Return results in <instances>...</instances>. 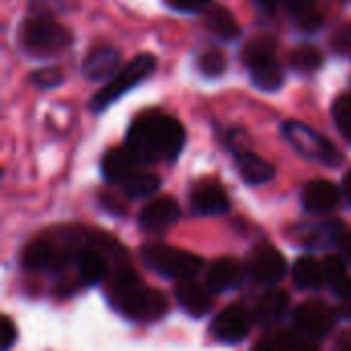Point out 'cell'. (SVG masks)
<instances>
[{
  "mask_svg": "<svg viewBox=\"0 0 351 351\" xmlns=\"http://www.w3.org/2000/svg\"><path fill=\"white\" fill-rule=\"evenodd\" d=\"M282 136L302 158H308L327 167H339L343 162V154L337 150V146L302 121L290 119L282 123Z\"/></svg>",
  "mask_w": 351,
  "mask_h": 351,
  "instance_id": "cell-5",
  "label": "cell"
},
{
  "mask_svg": "<svg viewBox=\"0 0 351 351\" xmlns=\"http://www.w3.org/2000/svg\"><path fill=\"white\" fill-rule=\"evenodd\" d=\"M294 19L298 23V27H302L304 31H317L323 25V16H321V12L317 8L306 10V12H302V14H298Z\"/></svg>",
  "mask_w": 351,
  "mask_h": 351,
  "instance_id": "cell-35",
  "label": "cell"
},
{
  "mask_svg": "<svg viewBox=\"0 0 351 351\" xmlns=\"http://www.w3.org/2000/svg\"><path fill=\"white\" fill-rule=\"evenodd\" d=\"M156 70V58L152 53H140L119 68V72L90 99V111L101 113L115 101H119L128 90L138 86L142 80L150 78Z\"/></svg>",
  "mask_w": 351,
  "mask_h": 351,
  "instance_id": "cell-4",
  "label": "cell"
},
{
  "mask_svg": "<svg viewBox=\"0 0 351 351\" xmlns=\"http://www.w3.org/2000/svg\"><path fill=\"white\" fill-rule=\"evenodd\" d=\"M288 302H290L288 294L284 290H276L274 288V290L265 292L259 298V302L255 306V319L261 325L269 327V325L278 323L284 317V313L288 311Z\"/></svg>",
  "mask_w": 351,
  "mask_h": 351,
  "instance_id": "cell-23",
  "label": "cell"
},
{
  "mask_svg": "<svg viewBox=\"0 0 351 351\" xmlns=\"http://www.w3.org/2000/svg\"><path fill=\"white\" fill-rule=\"evenodd\" d=\"M70 41H72L70 31L62 23H58L53 16H37V14H31L21 25V31H19V43H21V47L29 56L41 58V60L60 56L62 51L68 49Z\"/></svg>",
  "mask_w": 351,
  "mask_h": 351,
  "instance_id": "cell-3",
  "label": "cell"
},
{
  "mask_svg": "<svg viewBox=\"0 0 351 351\" xmlns=\"http://www.w3.org/2000/svg\"><path fill=\"white\" fill-rule=\"evenodd\" d=\"M197 66H199L204 76L216 78V76L224 74V70H226V56L218 47H208L206 51L199 53Z\"/></svg>",
  "mask_w": 351,
  "mask_h": 351,
  "instance_id": "cell-28",
  "label": "cell"
},
{
  "mask_svg": "<svg viewBox=\"0 0 351 351\" xmlns=\"http://www.w3.org/2000/svg\"><path fill=\"white\" fill-rule=\"evenodd\" d=\"M337 247H339V251H341V257L351 263V230H343V232H341V237H339V241H337Z\"/></svg>",
  "mask_w": 351,
  "mask_h": 351,
  "instance_id": "cell-37",
  "label": "cell"
},
{
  "mask_svg": "<svg viewBox=\"0 0 351 351\" xmlns=\"http://www.w3.org/2000/svg\"><path fill=\"white\" fill-rule=\"evenodd\" d=\"M245 271L247 269L237 259L222 257V259H218L210 267V271H208V284L206 286L212 292H218V294L237 290L243 284V280H245Z\"/></svg>",
  "mask_w": 351,
  "mask_h": 351,
  "instance_id": "cell-18",
  "label": "cell"
},
{
  "mask_svg": "<svg viewBox=\"0 0 351 351\" xmlns=\"http://www.w3.org/2000/svg\"><path fill=\"white\" fill-rule=\"evenodd\" d=\"M339 199H341L339 187L327 179H315V181L306 183V187L302 189L304 210L315 216H325V214L333 212L337 208Z\"/></svg>",
  "mask_w": 351,
  "mask_h": 351,
  "instance_id": "cell-12",
  "label": "cell"
},
{
  "mask_svg": "<svg viewBox=\"0 0 351 351\" xmlns=\"http://www.w3.org/2000/svg\"><path fill=\"white\" fill-rule=\"evenodd\" d=\"M175 296H177V302L179 306L189 315V317H206L212 306H214V300H212V290L208 286H202L193 280H183L179 282V286L175 288Z\"/></svg>",
  "mask_w": 351,
  "mask_h": 351,
  "instance_id": "cell-15",
  "label": "cell"
},
{
  "mask_svg": "<svg viewBox=\"0 0 351 351\" xmlns=\"http://www.w3.org/2000/svg\"><path fill=\"white\" fill-rule=\"evenodd\" d=\"M251 331V317L241 306L224 308L212 323V335L222 343H241Z\"/></svg>",
  "mask_w": 351,
  "mask_h": 351,
  "instance_id": "cell-11",
  "label": "cell"
},
{
  "mask_svg": "<svg viewBox=\"0 0 351 351\" xmlns=\"http://www.w3.org/2000/svg\"><path fill=\"white\" fill-rule=\"evenodd\" d=\"M0 351H8L16 343V327L8 317H2L0 321Z\"/></svg>",
  "mask_w": 351,
  "mask_h": 351,
  "instance_id": "cell-33",
  "label": "cell"
},
{
  "mask_svg": "<svg viewBox=\"0 0 351 351\" xmlns=\"http://www.w3.org/2000/svg\"><path fill=\"white\" fill-rule=\"evenodd\" d=\"M290 66L302 74L317 72L323 66V53L315 45H298L290 51Z\"/></svg>",
  "mask_w": 351,
  "mask_h": 351,
  "instance_id": "cell-27",
  "label": "cell"
},
{
  "mask_svg": "<svg viewBox=\"0 0 351 351\" xmlns=\"http://www.w3.org/2000/svg\"><path fill=\"white\" fill-rule=\"evenodd\" d=\"M323 269H325V284H329V288L341 298L348 300L351 298V276L348 274L341 257L329 255L323 261Z\"/></svg>",
  "mask_w": 351,
  "mask_h": 351,
  "instance_id": "cell-24",
  "label": "cell"
},
{
  "mask_svg": "<svg viewBox=\"0 0 351 351\" xmlns=\"http://www.w3.org/2000/svg\"><path fill=\"white\" fill-rule=\"evenodd\" d=\"M343 193H346L348 202H350V204H351V169H350V171H348L346 179H343Z\"/></svg>",
  "mask_w": 351,
  "mask_h": 351,
  "instance_id": "cell-40",
  "label": "cell"
},
{
  "mask_svg": "<svg viewBox=\"0 0 351 351\" xmlns=\"http://www.w3.org/2000/svg\"><path fill=\"white\" fill-rule=\"evenodd\" d=\"M288 271L286 257L271 245H259L247 259V274L263 286H276Z\"/></svg>",
  "mask_w": 351,
  "mask_h": 351,
  "instance_id": "cell-8",
  "label": "cell"
},
{
  "mask_svg": "<svg viewBox=\"0 0 351 351\" xmlns=\"http://www.w3.org/2000/svg\"><path fill=\"white\" fill-rule=\"evenodd\" d=\"M74 261H76L78 276H80L82 284H86V286L103 282L109 274V261L105 257V251L99 247V241L95 245L82 247L76 253Z\"/></svg>",
  "mask_w": 351,
  "mask_h": 351,
  "instance_id": "cell-16",
  "label": "cell"
},
{
  "mask_svg": "<svg viewBox=\"0 0 351 351\" xmlns=\"http://www.w3.org/2000/svg\"><path fill=\"white\" fill-rule=\"evenodd\" d=\"M204 25L208 31L224 41H230L241 35V27L234 19V14L224 6H208L204 10Z\"/></svg>",
  "mask_w": 351,
  "mask_h": 351,
  "instance_id": "cell-21",
  "label": "cell"
},
{
  "mask_svg": "<svg viewBox=\"0 0 351 351\" xmlns=\"http://www.w3.org/2000/svg\"><path fill=\"white\" fill-rule=\"evenodd\" d=\"M253 351H317V346L313 339H308L300 331L296 333L284 331V333L263 337L261 341H257Z\"/></svg>",
  "mask_w": 351,
  "mask_h": 351,
  "instance_id": "cell-22",
  "label": "cell"
},
{
  "mask_svg": "<svg viewBox=\"0 0 351 351\" xmlns=\"http://www.w3.org/2000/svg\"><path fill=\"white\" fill-rule=\"evenodd\" d=\"M333 119L343 138L351 142V95H341L333 103Z\"/></svg>",
  "mask_w": 351,
  "mask_h": 351,
  "instance_id": "cell-30",
  "label": "cell"
},
{
  "mask_svg": "<svg viewBox=\"0 0 351 351\" xmlns=\"http://www.w3.org/2000/svg\"><path fill=\"white\" fill-rule=\"evenodd\" d=\"M121 56L113 45H95L82 60V74L88 80H111L119 72Z\"/></svg>",
  "mask_w": 351,
  "mask_h": 351,
  "instance_id": "cell-13",
  "label": "cell"
},
{
  "mask_svg": "<svg viewBox=\"0 0 351 351\" xmlns=\"http://www.w3.org/2000/svg\"><path fill=\"white\" fill-rule=\"evenodd\" d=\"M140 162L136 160V156L128 150V146L121 148H111L105 152L103 160H101V173L103 179L107 183H123L128 181L136 171H138Z\"/></svg>",
  "mask_w": 351,
  "mask_h": 351,
  "instance_id": "cell-17",
  "label": "cell"
},
{
  "mask_svg": "<svg viewBox=\"0 0 351 351\" xmlns=\"http://www.w3.org/2000/svg\"><path fill=\"white\" fill-rule=\"evenodd\" d=\"M335 321H337L335 311L321 300H306L294 313L296 331H300L313 341L327 337L333 331Z\"/></svg>",
  "mask_w": 351,
  "mask_h": 351,
  "instance_id": "cell-7",
  "label": "cell"
},
{
  "mask_svg": "<svg viewBox=\"0 0 351 351\" xmlns=\"http://www.w3.org/2000/svg\"><path fill=\"white\" fill-rule=\"evenodd\" d=\"M294 282L302 290H319L325 284V269L323 263L315 257H300L294 265Z\"/></svg>",
  "mask_w": 351,
  "mask_h": 351,
  "instance_id": "cell-25",
  "label": "cell"
},
{
  "mask_svg": "<svg viewBox=\"0 0 351 351\" xmlns=\"http://www.w3.org/2000/svg\"><path fill=\"white\" fill-rule=\"evenodd\" d=\"M181 218V208L175 197H158L146 204L138 216V224L146 232H165Z\"/></svg>",
  "mask_w": 351,
  "mask_h": 351,
  "instance_id": "cell-10",
  "label": "cell"
},
{
  "mask_svg": "<svg viewBox=\"0 0 351 351\" xmlns=\"http://www.w3.org/2000/svg\"><path fill=\"white\" fill-rule=\"evenodd\" d=\"M109 296L113 306L132 321H158L169 313V300L160 290L144 286L140 276L128 263H119L111 278Z\"/></svg>",
  "mask_w": 351,
  "mask_h": 351,
  "instance_id": "cell-2",
  "label": "cell"
},
{
  "mask_svg": "<svg viewBox=\"0 0 351 351\" xmlns=\"http://www.w3.org/2000/svg\"><path fill=\"white\" fill-rule=\"evenodd\" d=\"M282 4H286V8H288L294 16H298V14L306 12V10H313L315 4H317V0H284Z\"/></svg>",
  "mask_w": 351,
  "mask_h": 351,
  "instance_id": "cell-36",
  "label": "cell"
},
{
  "mask_svg": "<svg viewBox=\"0 0 351 351\" xmlns=\"http://www.w3.org/2000/svg\"><path fill=\"white\" fill-rule=\"evenodd\" d=\"M331 43L337 53H351V23H343L337 27Z\"/></svg>",
  "mask_w": 351,
  "mask_h": 351,
  "instance_id": "cell-32",
  "label": "cell"
},
{
  "mask_svg": "<svg viewBox=\"0 0 351 351\" xmlns=\"http://www.w3.org/2000/svg\"><path fill=\"white\" fill-rule=\"evenodd\" d=\"M191 210L197 216H220L230 210V199L222 185L202 183L191 191Z\"/></svg>",
  "mask_w": 351,
  "mask_h": 351,
  "instance_id": "cell-14",
  "label": "cell"
},
{
  "mask_svg": "<svg viewBox=\"0 0 351 351\" xmlns=\"http://www.w3.org/2000/svg\"><path fill=\"white\" fill-rule=\"evenodd\" d=\"M68 263V251L51 241H33L23 251V267L29 271H60Z\"/></svg>",
  "mask_w": 351,
  "mask_h": 351,
  "instance_id": "cell-9",
  "label": "cell"
},
{
  "mask_svg": "<svg viewBox=\"0 0 351 351\" xmlns=\"http://www.w3.org/2000/svg\"><path fill=\"white\" fill-rule=\"evenodd\" d=\"M142 261L156 274L179 282L193 280L204 265L202 257L169 245H144Z\"/></svg>",
  "mask_w": 351,
  "mask_h": 351,
  "instance_id": "cell-6",
  "label": "cell"
},
{
  "mask_svg": "<svg viewBox=\"0 0 351 351\" xmlns=\"http://www.w3.org/2000/svg\"><path fill=\"white\" fill-rule=\"evenodd\" d=\"M251 82L265 93H276L284 86V70L276 58H263L247 64Z\"/></svg>",
  "mask_w": 351,
  "mask_h": 351,
  "instance_id": "cell-20",
  "label": "cell"
},
{
  "mask_svg": "<svg viewBox=\"0 0 351 351\" xmlns=\"http://www.w3.org/2000/svg\"><path fill=\"white\" fill-rule=\"evenodd\" d=\"M64 80V74L58 70V68H51V66H45V68H39L31 74V82L37 86V88H56L60 86Z\"/></svg>",
  "mask_w": 351,
  "mask_h": 351,
  "instance_id": "cell-31",
  "label": "cell"
},
{
  "mask_svg": "<svg viewBox=\"0 0 351 351\" xmlns=\"http://www.w3.org/2000/svg\"><path fill=\"white\" fill-rule=\"evenodd\" d=\"M125 146L140 165L175 162L185 146V128L167 113L144 111L132 121Z\"/></svg>",
  "mask_w": 351,
  "mask_h": 351,
  "instance_id": "cell-1",
  "label": "cell"
},
{
  "mask_svg": "<svg viewBox=\"0 0 351 351\" xmlns=\"http://www.w3.org/2000/svg\"><path fill=\"white\" fill-rule=\"evenodd\" d=\"M335 351H351V331H346L337 337L335 341Z\"/></svg>",
  "mask_w": 351,
  "mask_h": 351,
  "instance_id": "cell-38",
  "label": "cell"
},
{
  "mask_svg": "<svg viewBox=\"0 0 351 351\" xmlns=\"http://www.w3.org/2000/svg\"><path fill=\"white\" fill-rule=\"evenodd\" d=\"M339 315H341V317H346V319H351V298H348V300H341Z\"/></svg>",
  "mask_w": 351,
  "mask_h": 351,
  "instance_id": "cell-39",
  "label": "cell"
},
{
  "mask_svg": "<svg viewBox=\"0 0 351 351\" xmlns=\"http://www.w3.org/2000/svg\"><path fill=\"white\" fill-rule=\"evenodd\" d=\"M160 187V179L154 173L148 171H136L128 181L121 183V189L128 197L132 199H142V197H150L158 191Z\"/></svg>",
  "mask_w": 351,
  "mask_h": 351,
  "instance_id": "cell-26",
  "label": "cell"
},
{
  "mask_svg": "<svg viewBox=\"0 0 351 351\" xmlns=\"http://www.w3.org/2000/svg\"><path fill=\"white\" fill-rule=\"evenodd\" d=\"M167 4L179 12H202L210 6V0H167Z\"/></svg>",
  "mask_w": 351,
  "mask_h": 351,
  "instance_id": "cell-34",
  "label": "cell"
},
{
  "mask_svg": "<svg viewBox=\"0 0 351 351\" xmlns=\"http://www.w3.org/2000/svg\"><path fill=\"white\" fill-rule=\"evenodd\" d=\"M276 39L267 37V35H261V37H255L247 43L245 51H243V60L245 64L249 62H255V60H263V58H276Z\"/></svg>",
  "mask_w": 351,
  "mask_h": 351,
  "instance_id": "cell-29",
  "label": "cell"
},
{
  "mask_svg": "<svg viewBox=\"0 0 351 351\" xmlns=\"http://www.w3.org/2000/svg\"><path fill=\"white\" fill-rule=\"evenodd\" d=\"M234 154V165L241 179L249 185H263L276 177V167L251 150H239Z\"/></svg>",
  "mask_w": 351,
  "mask_h": 351,
  "instance_id": "cell-19",
  "label": "cell"
}]
</instances>
